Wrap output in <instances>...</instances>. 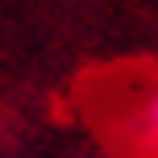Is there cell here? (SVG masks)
I'll return each instance as SVG.
<instances>
[{
  "label": "cell",
  "mask_w": 158,
  "mask_h": 158,
  "mask_svg": "<svg viewBox=\"0 0 158 158\" xmlns=\"http://www.w3.org/2000/svg\"><path fill=\"white\" fill-rule=\"evenodd\" d=\"M146 129L158 137V87H154V96L146 100Z\"/></svg>",
  "instance_id": "cell-1"
}]
</instances>
